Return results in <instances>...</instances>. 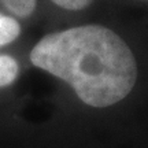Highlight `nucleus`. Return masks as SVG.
<instances>
[{
	"instance_id": "obj_4",
	"label": "nucleus",
	"mask_w": 148,
	"mask_h": 148,
	"mask_svg": "<svg viewBox=\"0 0 148 148\" xmlns=\"http://www.w3.org/2000/svg\"><path fill=\"white\" fill-rule=\"evenodd\" d=\"M19 74V64L10 55H0V88L8 86Z\"/></svg>"
},
{
	"instance_id": "obj_1",
	"label": "nucleus",
	"mask_w": 148,
	"mask_h": 148,
	"mask_svg": "<svg viewBox=\"0 0 148 148\" xmlns=\"http://www.w3.org/2000/svg\"><path fill=\"white\" fill-rule=\"evenodd\" d=\"M36 67L73 88L90 107L123 100L137 79L132 49L115 32L100 25H84L44 36L30 51Z\"/></svg>"
},
{
	"instance_id": "obj_3",
	"label": "nucleus",
	"mask_w": 148,
	"mask_h": 148,
	"mask_svg": "<svg viewBox=\"0 0 148 148\" xmlns=\"http://www.w3.org/2000/svg\"><path fill=\"white\" fill-rule=\"evenodd\" d=\"M21 34V25L15 18L0 12V47L15 41Z\"/></svg>"
},
{
	"instance_id": "obj_2",
	"label": "nucleus",
	"mask_w": 148,
	"mask_h": 148,
	"mask_svg": "<svg viewBox=\"0 0 148 148\" xmlns=\"http://www.w3.org/2000/svg\"><path fill=\"white\" fill-rule=\"evenodd\" d=\"M51 1L63 10L79 11L90 5L95 0H51ZM0 4L8 12L19 18H29L36 10L37 0H0Z\"/></svg>"
}]
</instances>
